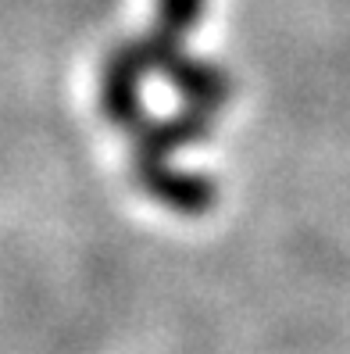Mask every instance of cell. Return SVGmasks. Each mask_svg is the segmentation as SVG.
<instances>
[{
	"mask_svg": "<svg viewBox=\"0 0 350 354\" xmlns=\"http://www.w3.org/2000/svg\"><path fill=\"white\" fill-rule=\"evenodd\" d=\"M215 111L197 108V104H182L175 115L164 118H147L133 136V161H164L179 147H190L211 136Z\"/></svg>",
	"mask_w": 350,
	"mask_h": 354,
	"instance_id": "obj_3",
	"label": "cell"
},
{
	"mask_svg": "<svg viewBox=\"0 0 350 354\" xmlns=\"http://www.w3.org/2000/svg\"><path fill=\"white\" fill-rule=\"evenodd\" d=\"M133 179L147 197H154L157 204L172 207V212L197 218L208 215L218 204V186L211 176L204 172H182L175 165L164 161H133Z\"/></svg>",
	"mask_w": 350,
	"mask_h": 354,
	"instance_id": "obj_2",
	"label": "cell"
},
{
	"mask_svg": "<svg viewBox=\"0 0 350 354\" xmlns=\"http://www.w3.org/2000/svg\"><path fill=\"white\" fill-rule=\"evenodd\" d=\"M204 4L208 0H157V18L150 29L172 36V39H186V32L200 22Z\"/></svg>",
	"mask_w": 350,
	"mask_h": 354,
	"instance_id": "obj_5",
	"label": "cell"
},
{
	"mask_svg": "<svg viewBox=\"0 0 350 354\" xmlns=\"http://www.w3.org/2000/svg\"><path fill=\"white\" fill-rule=\"evenodd\" d=\"M154 72V61L143 47V39H121L111 47V54L104 57V72H100V108L104 118L121 133H136L147 111H143V79Z\"/></svg>",
	"mask_w": 350,
	"mask_h": 354,
	"instance_id": "obj_1",
	"label": "cell"
},
{
	"mask_svg": "<svg viewBox=\"0 0 350 354\" xmlns=\"http://www.w3.org/2000/svg\"><path fill=\"white\" fill-rule=\"evenodd\" d=\"M157 75L168 82L186 104H197V108H208V111L225 108V104L233 100V93H236L233 75L225 72L222 65H215V61H208V57H193L186 50L172 54L157 68Z\"/></svg>",
	"mask_w": 350,
	"mask_h": 354,
	"instance_id": "obj_4",
	"label": "cell"
}]
</instances>
